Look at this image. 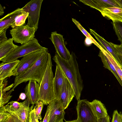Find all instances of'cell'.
Segmentation results:
<instances>
[{
	"instance_id": "6da1fadb",
	"label": "cell",
	"mask_w": 122,
	"mask_h": 122,
	"mask_svg": "<svg viewBox=\"0 0 122 122\" xmlns=\"http://www.w3.org/2000/svg\"><path fill=\"white\" fill-rule=\"evenodd\" d=\"M76 56L72 52L68 61L64 60L56 53L53 59L60 67L71 84L74 91L76 100H80L83 88V80L80 74Z\"/></svg>"
},
{
	"instance_id": "7a4b0ae2",
	"label": "cell",
	"mask_w": 122,
	"mask_h": 122,
	"mask_svg": "<svg viewBox=\"0 0 122 122\" xmlns=\"http://www.w3.org/2000/svg\"><path fill=\"white\" fill-rule=\"evenodd\" d=\"M49 53L48 49L45 50L30 68L22 74L15 76L11 89L13 91L19 84L30 80H35L40 84L46 68Z\"/></svg>"
},
{
	"instance_id": "3957f363",
	"label": "cell",
	"mask_w": 122,
	"mask_h": 122,
	"mask_svg": "<svg viewBox=\"0 0 122 122\" xmlns=\"http://www.w3.org/2000/svg\"><path fill=\"white\" fill-rule=\"evenodd\" d=\"M52 66L51 56L49 53L46 68L39 84L38 101L42 102L44 105H48L52 101L56 99L54 91V77Z\"/></svg>"
},
{
	"instance_id": "277c9868",
	"label": "cell",
	"mask_w": 122,
	"mask_h": 122,
	"mask_svg": "<svg viewBox=\"0 0 122 122\" xmlns=\"http://www.w3.org/2000/svg\"><path fill=\"white\" fill-rule=\"evenodd\" d=\"M46 48L41 46L38 40L34 38L26 43L18 46L12 52L0 61L5 63H9L33 52Z\"/></svg>"
},
{
	"instance_id": "5b68a950",
	"label": "cell",
	"mask_w": 122,
	"mask_h": 122,
	"mask_svg": "<svg viewBox=\"0 0 122 122\" xmlns=\"http://www.w3.org/2000/svg\"><path fill=\"white\" fill-rule=\"evenodd\" d=\"M43 0H31L21 8L23 11L28 12V21L26 25L37 31L41 4Z\"/></svg>"
},
{
	"instance_id": "8992f818",
	"label": "cell",
	"mask_w": 122,
	"mask_h": 122,
	"mask_svg": "<svg viewBox=\"0 0 122 122\" xmlns=\"http://www.w3.org/2000/svg\"><path fill=\"white\" fill-rule=\"evenodd\" d=\"M36 31L34 28H31L26 25L13 28L10 30V33L15 42L22 45L33 39Z\"/></svg>"
},
{
	"instance_id": "52a82bcc",
	"label": "cell",
	"mask_w": 122,
	"mask_h": 122,
	"mask_svg": "<svg viewBox=\"0 0 122 122\" xmlns=\"http://www.w3.org/2000/svg\"><path fill=\"white\" fill-rule=\"evenodd\" d=\"M76 107L77 119L79 122H97L90 102L86 100L77 101Z\"/></svg>"
},
{
	"instance_id": "ba28073f",
	"label": "cell",
	"mask_w": 122,
	"mask_h": 122,
	"mask_svg": "<svg viewBox=\"0 0 122 122\" xmlns=\"http://www.w3.org/2000/svg\"><path fill=\"white\" fill-rule=\"evenodd\" d=\"M47 49L46 48L34 51L23 57L13 71L12 76H16L26 71L35 63L45 51Z\"/></svg>"
},
{
	"instance_id": "9c48e42d",
	"label": "cell",
	"mask_w": 122,
	"mask_h": 122,
	"mask_svg": "<svg viewBox=\"0 0 122 122\" xmlns=\"http://www.w3.org/2000/svg\"><path fill=\"white\" fill-rule=\"evenodd\" d=\"M49 38L54 45L56 53L63 59L69 60L71 54L65 45L63 36L55 31L51 33Z\"/></svg>"
},
{
	"instance_id": "30bf717a",
	"label": "cell",
	"mask_w": 122,
	"mask_h": 122,
	"mask_svg": "<svg viewBox=\"0 0 122 122\" xmlns=\"http://www.w3.org/2000/svg\"><path fill=\"white\" fill-rule=\"evenodd\" d=\"M48 106L49 109L48 122H63L65 112L59 101L55 99Z\"/></svg>"
},
{
	"instance_id": "8fae6325",
	"label": "cell",
	"mask_w": 122,
	"mask_h": 122,
	"mask_svg": "<svg viewBox=\"0 0 122 122\" xmlns=\"http://www.w3.org/2000/svg\"><path fill=\"white\" fill-rule=\"evenodd\" d=\"M75 96V92L66 77L62 91L57 99L64 110L68 107Z\"/></svg>"
},
{
	"instance_id": "7c38bea8",
	"label": "cell",
	"mask_w": 122,
	"mask_h": 122,
	"mask_svg": "<svg viewBox=\"0 0 122 122\" xmlns=\"http://www.w3.org/2000/svg\"><path fill=\"white\" fill-rule=\"evenodd\" d=\"M35 80H30L24 89L26 97L32 105L36 104L38 100L40 85Z\"/></svg>"
},
{
	"instance_id": "4fadbf2b",
	"label": "cell",
	"mask_w": 122,
	"mask_h": 122,
	"mask_svg": "<svg viewBox=\"0 0 122 122\" xmlns=\"http://www.w3.org/2000/svg\"><path fill=\"white\" fill-rule=\"evenodd\" d=\"M90 33L93 35L97 39L99 43L116 60L118 64L122 68V63L116 51L108 42L103 37L98 34L94 30L90 29Z\"/></svg>"
},
{
	"instance_id": "5bb4252c",
	"label": "cell",
	"mask_w": 122,
	"mask_h": 122,
	"mask_svg": "<svg viewBox=\"0 0 122 122\" xmlns=\"http://www.w3.org/2000/svg\"><path fill=\"white\" fill-rule=\"evenodd\" d=\"M79 1L85 5L98 10L100 12L103 9L106 8L111 7L120 8L115 0H80Z\"/></svg>"
},
{
	"instance_id": "9a60e30c",
	"label": "cell",
	"mask_w": 122,
	"mask_h": 122,
	"mask_svg": "<svg viewBox=\"0 0 122 122\" xmlns=\"http://www.w3.org/2000/svg\"><path fill=\"white\" fill-rule=\"evenodd\" d=\"M66 76L61 69L56 64L53 86L56 99H58L61 93Z\"/></svg>"
},
{
	"instance_id": "2e32d148",
	"label": "cell",
	"mask_w": 122,
	"mask_h": 122,
	"mask_svg": "<svg viewBox=\"0 0 122 122\" xmlns=\"http://www.w3.org/2000/svg\"><path fill=\"white\" fill-rule=\"evenodd\" d=\"M100 12L103 17L112 20L113 22H122V9L111 7L103 9Z\"/></svg>"
},
{
	"instance_id": "e0dca14e",
	"label": "cell",
	"mask_w": 122,
	"mask_h": 122,
	"mask_svg": "<svg viewBox=\"0 0 122 122\" xmlns=\"http://www.w3.org/2000/svg\"><path fill=\"white\" fill-rule=\"evenodd\" d=\"M22 8H18L0 20V31L8 29L15 21L17 17L23 12Z\"/></svg>"
},
{
	"instance_id": "ac0fdd59",
	"label": "cell",
	"mask_w": 122,
	"mask_h": 122,
	"mask_svg": "<svg viewBox=\"0 0 122 122\" xmlns=\"http://www.w3.org/2000/svg\"><path fill=\"white\" fill-rule=\"evenodd\" d=\"M7 81L5 80H0V107L7 103L12 96L10 95L13 91L10 89L13 87L14 83L8 87L5 88L7 84Z\"/></svg>"
},
{
	"instance_id": "d6986e66",
	"label": "cell",
	"mask_w": 122,
	"mask_h": 122,
	"mask_svg": "<svg viewBox=\"0 0 122 122\" xmlns=\"http://www.w3.org/2000/svg\"><path fill=\"white\" fill-rule=\"evenodd\" d=\"M20 61L17 60L8 63L2 62L0 64V80H4L12 76L13 72L16 67Z\"/></svg>"
},
{
	"instance_id": "ffe728a7",
	"label": "cell",
	"mask_w": 122,
	"mask_h": 122,
	"mask_svg": "<svg viewBox=\"0 0 122 122\" xmlns=\"http://www.w3.org/2000/svg\"><path fill=\"white\" fill-rule=\"evenodd\" d=\"M12 38H10L0 44V60L12 52L19 46L14 44Z\"/></svg>"
},
{
	"instance_id": "44dd1931",
	"label": "cell",
	"mask_w": 122,
	"mask_h": 122,
	"mask_svg": "<svg viewBox=\"0 0 122 122\" xmlns=\"http://www.w3.org/2000/svg\"><path fill=\"white\" fill-rule=\"evenodd\" d=\"M90 103L94 112L98 119L105 117L108 115L106 108L101 101L95 99Z\"/></svg>"
},
{
	"instance_id": "7402d4cb",
	"label": "cell",
	"mask_w": 122,
	"mask_h": 122,
	"mask_svg": "<svg viewBox=\"0 0 122 122\" xmlns=\"http://www.w3.org/2000/svg\"><path fill=\"white\" fill-rule=\"evenodd\" d=\"M34 106V105L30 107L28 106L9 113L18 118L22 122H29L30 112Z\"/></svg>"
},
{
	"instance_id": "603a6c76",
	"label": "cell",
	"mask_w": 122,
	"mask_h": 122,
	"mask_svg": "<svg viewBox=\"0 0 122 122\" xmlns=\"http://www.w3.org/2000/svg\"><path fill=\"white\" fill-rule=\"evenodd\" d=\"M98 56L101 58L103 66L105 68L109 70L113 74L122 87V81L114 66L107 57L101 50L100 51Z\"/></svg>"
},
{
	"instance_id": "cb8c5ba5",
	"label": "cell",
	"mask_w": 122,
	"mask_h": 122,
	"mask_svg": "<svg viewBox=\"0 0 122 122\" xmlns=\"http://www.w3.org/2000/svg\"><path fill=\"white\" fill-rule=\"evenodd\" d=\"M30 103L27 98L22 102L11 101L5 106L7 111L9 112L15 111L21 108L29 106Z\"/></svg>"
},
{
	"instance_id": "d4e9b609",
	"label": "cell",
	"mask_w": 122,
	"mask_h": 122,
	"mask_svg": "<svg viewBox=\"0 0 122 122\" xmlns=\"http://www.w3.org/2000/svg\"><path fill=\"white\" fill-rule=\"evenodd\" d=\"M100 50L106 56L114 66L122 81V68L119 66L114 58L105 49L102 47V49Z\"/></svg>"
},
{
	"instance_id": "484cf974",
	"label": "cell",
	"mask_w": 122,
	"mask_h": 122,
	"mask_svg": "<svg viewBox=\"0 0 122 122\" xmlns=\"http://www.w3.org/2000/svg\"><path fill=\"white\" fill-rule=\"evenodd\" d=\"M72 20L73 23L76 26L78 29L81 31L82 33L86 37L91 39L94 43V44L100 49L102 47L93 38L90 34L81 25L80 23L76 19L72 18Z\"/></svg>"
},
{
	"instance_id": "4316f807",
	"label": "cell",
	"mask_w": 122,
	"mask_h": 122,
	"mask_svg": "<svg viewBox=\"0 0 122 122\" xmlns=\"http://www.w3.org/2000/svg\"><path fill=\"white\" fill-rule=\"evenodd\" d=\"M29 13L23 11L17 17L15 21L11 25V27L24 25L25 23L26 20L28 16Z\"/></svg>"
},
{
	"instance_id": "83f0119b",
	"label": "cell",
	"mask_w": 122,
	"mask_h": 122,
	"mask_svg": "<svg viewBox=\"0 0 122 122\" xmlns=\"http://www.w3.org/2000/svg\"><path fill=\"white\" fill-rule=\"evenodd\" d=\"M113 28L117 36L118 40L122 46V22H113Z\"/></svg>"
},
{
	"instance_id": "f1b7e54d",
	"label": "cell",
	"mask_w": 122,
	"mask_h": 122,
	"mask_svg": "<svg viewBox=\"0 0 122 122\" xmlns=\"http://www.w3.org/2000/svg\"><path fill=\"white\" fill-rule=\"evenodd\" d=\"M34 109L36 117L38 120H41L42 119L41 114L44 104L41 101H38Z\"/></svg>"
},
{
	"instance_id": "f546056e",
	"label": "cell",
	"mask_w": 122,
	"mask_h": 122,
	"mask_svg": "<svg viewBox=\"0 0 122 122\" xmlns=\"http://www.w3.org/2000/svg\"><path fill=\"white\" fill-rule=\"evenodd\" d=\"M4 106L0 108V122H5L11 115Z\"/></svg>"
},
{
	"instance_id": "4dcf8cb0",
	"label": "cell",
	"mask_w": 122,
	"mask_h": 122,
	"mask_svg": "<svg viewBox=\"0 0 122 122\" xmlns=\"http://www.w3.org/2000/svg\"><path fill=\"white\" fill-rule=\"evenodd\" d=\"M110 44L116 51L118 54L122 56V46L121 45H117L109 42Z\"/></svg>"
},
{
	"instance_id": "1f68e13d",
	"label": "cell",
	"mask_w": 122,
	"mask_h": 122,
	"mask_svg": "<svg viewBox=\"0 0 122 122\" xmlns=\"http://www.w3.org/2000/svg\"><path fill=\"white\" fill-rule=\"evenodd\" d=\"M121 112L119 113L117 110H114L113 114L112 119L111 122H120Z\"/></svg>"
},
{
	"instance_id": "d6a6232c",
	"label": "cell",
	"mask_w": 122,
	"mask_h": 122,
	"mask_svg": "<svg viewBox=\"0 0 122 122\" xmlns=\"http://www.w3.org/2000/svg\"><path fill=\"white\" fill-rule=\"evenodd\" d=\"M7 29V28H5L0 31V44L8 39L6 37V34Z\"/></svg>"
},
{
	"instance_id": "836d02e7",
	"label": "cell",
	"mask_w": 122,
	"mask_h": 122,
	"mask_svg": "<svg viewBox=\"0 0 122 122\" xmlns=\"http://www.w3.org/2000/svg\"><path fill=\"white\" fill-rule=\"evenodd\" d=\"M29 122H39L38 120L37 119L36 117L34 108L30 112ZM40 122H42L41 121Z\"/></svg>"
},
{
	"instance_id": "e575fe53",
	"label": "cell",
	"mask_w": 122,
	"mask_h": 122,
	"mask_svg": "<svg viewBox=\"0 0 122 122\" xmlns=\"http://www.w3.org/2000/svg\"><path fill=\"white\" fill-rule=\"evenodd\" d=\"M6 122H22L18 118L12 115H11Z\"/></svg>"
},
{
	"instance_id": "d590c367",
	"label": "cell",
	"mask_w": 122,
	"mask_h": 122,
	"mask_svg": "<svg viewBox=\"0 0 122 122\" xmlns=\"http://www.w3.org/2000/svg\"><path fill=\"white\" fill-rule=\"evenodd\" d=\"M110 118L109 115L103 118L98 119L97 122H110Z\"/></svg>"
},
{
	"instance_id": "8d00e7d4",
	"label": "cell",
	"mask_w": 122,
	"mask_h": 122,
	"mask_svg": "<svg viewBox=\"0 0 122 122\" xmlns=\"http://www.w3.org/2000/svg\"><path fill=\"white\" fill-rule=\"evenodd\" d=\"M49 117V109L48 106L47 107L45 115L42 122H48Z\"/></svg>"
},
{
	"instance_id": "74e56055",
	"label": "cell",
	"mask_w": 122,
	"mask_h": 122,
	"mask_svg": "<svg viewBox=\"0 0 122 122\" xmlns=\"http://www.w3.org/2000/svg\"><path fill=\"white\" fill-rule=\"evenodd\" d=\"M85 44L87 46H89L92 43L94 44L93 42L90 39L86 37L85 40Z\"/></svg>"
},
{
	"instance_id": "f35d334b",
	"label": "cell",
	"mask_w": 122,
	"mask_h": 122,
	"mask_svg": "<svg viewBox=\"0 0 122 122\" xmlns=\"http://www.w3.org/2000/svg\"><path fill=\"white\" fill-rule=\"evenodd\" d=\"M26 97V96L25 93H21L19 96V98L22 100L25 99Z\"/></svg>"
},
{
	"instance_id": "ab89813d",
	"label": "cell",
	"mask_w": 122,
	"mask_h": 122,
	"mask_svg": "<svg viewBox=\"0 0 122 122\" xmlns=\"http://www.w3.org/2000/svg\"><path fill=\"white\" fill-rule=\"evenodd\" d=\"M115 1L119 5L120 8L122 9V0H115Z\"/></svg>"
},
{
	"instance_id": "60d3db41",
	"label": "cell",
	"mask_w": 122,
	"mask_h": 122,
	"mask_svg": "<svg viewBox=\"0 0 122 122\" xmlns=\"http://www.w3.org/2000/svg\"><path fill=\"white\" fill-rule=\"evenodd\" d=\"M4 13V9L1 5L0 4V16L3 15Z\"/></svg>"
},
{
	"instance_id": "b9f144b4",
	"label": "cell",
	"mask_w": 122,
	"mask_h": 122,
	"mask_svg": "<svg viewBox=\"0 0 122 122\" xmlns=\"http://www.w3.org/2000/svg\"><path fill=\"white\" fill-rule=\"evenodd\" d=\"M65 122H79L77 119L71 121H66Z\"/></svg>"
},
{
	"instance_id": "7bdbcfd3",
	"label": "cell",
	"mask_w": 122,
	"mask_h": 122,
	"mask_svg": "<svg viewBox=\"0 0 122 122\" xmlns=\"http://www.w3.org/2000/svg\"><path fill=\"white\" fill-rule=\"evenodd\" d=\"M118 56H119V58L120 59V60L122 63V56L119 54H118Z\"/></svg>"
},
{
	"instance_id": "ee69618b",
	"label": "cell",
	"mask_w": 122,
	"mask_h": 122,
	"mask_svg": "<svg viewBox=\"0 0 122 122\" xmlns=\"http://www.w3.org/2000/svg\"><path fill=\"white\" fill-rule=\"evenodd\" d=\"M120 122H122V112H121V116L120 119Z\"/></svg>"
}]
</instances>
